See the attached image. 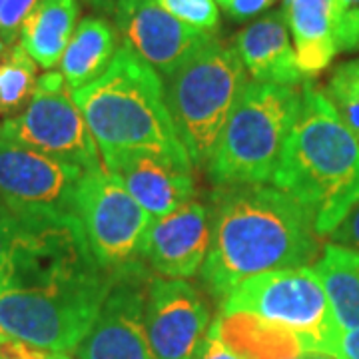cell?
I'll use <instances>...</instances> for the list:
<instances>
[{"label":"cell","instance_id":"d6a6232c","mask_svg":"<svg viewBox=\"0 0 359 359\" xmlns=\"http://www.w3.org/2000/svg\"><path fill=\"white\" fill-rule=\"evenodd\" d=\"M304 359H337L332 353H325V351H316V349H306L304 351Z\"/></svg>","mask_w":359,"mask_h":359},{"label":"cell","instance_id":"5bb4252c","mask_svg":"<svg viewBox=\"0 0 359 359\" xmlns=\"http://www.w3.org/2000/svg\"><path fill=\"white\" fill-rule=\"evenodd\" d=\"M210 238V205L192 200L168 216L152 218L142 248V262L162 278L190 280L200 276Z\"/></svg>","mask_w":359,"mask_h":359},{"label":"cell","instance_id":"8fae6325","mask_svg":"<svg viewBox=\"0 0 359 359\" xmlns=\"http://www.w3.org/2000/svg\"><path fill=\"white\" fill-rule=\"evenodd\" d=\"M150 280L142 259L110 269V292L72 359H156L144 323Z\"/></svg>","mask_w":359,"mask_h":359},{"label":"cell","instance_id":"cb8c5ba5","mask_svg":"<svg viewBox=\"0 0 359 359\" xmlns=\"http://www.w3.org/2000/svg\"><path fill=\"white\" fill-rule=\"evenodd\" d=\"M337 52H359V0H335Z\"/></svg>","mask_w":359,"mask_h":359},{"label":"cell","instance_id":"7a4b0ae2","mask_svg":"<svg viewBox=\"0 0 359 359\" xmlns=\"http://www.w3.org/2000/svg\"><path fill=\"white\" fill-rule=\"evenodd\" d=\"M271 182L308 212L320 236L359 202V142L311 80L302 86V108Z\"/></svg>","mask_w":359,"mask_h":359},{"label":"cell","instance_id":"f1b7e54d","mask_svg":"<svg viewBox=\"0 0 359 359\" xmlns=\"http://www.w3.org/2000/svg\"><path fill=\"white\" fill-rule=\"evenodd\" d=\"M276 2L278 0H231L226 6V14L236 22H245L268 13Z\"/></svg>","mask_w":359,"mask_h":359},{"label":"cell","instance_id":"5b68a950","mask_svg":"<svg viewBox=\"0 0 359 359\" xmlns=\"http://www.w3.org/2000/svg\"><path fill=\"white\" fill-rule=\"evenodd\" d=\"M245 84L248 72L238 50L218 36L164 78L168 108L194 166H208Z\"/></svg>","mask_w":359,"mask_h":359},{"label":"cell","instance_id":"8992f818","mask_svg":"<svg viewBox=\"0 0 359 359\" xmlns=\"http://www.w3.org/2000/svg\"><path fill=\"white\" fill-rule=\"evenodd\" d=\"M110 292V271L0 294V330L48 353H74Z\"/></svg>","mask_w":359,"mask_h":359},{"label":"cell","instance_id":"d6986e66","mask_svg":"<svg viewBox=\"0 0 359 359\" xmlns=\"http://www.w3.org/2000/svg\"><path fill=\"white\" fill-rule=\"evenodd\" d=\"M80 16V0H40L20 28V46L42 68L62 60Z\"/></svg>","mask_w":359,"mask_h":359},{"label":"cell","instance_id":"4fadbf2b","mask_svg":"<svg viewBox=\"0 0 359 359\" xmlns=\"http://www.w3.org/2000/svg\"><path fill=\"white\" fill-rule=\"evenodd\" d=\"M112 16L122 44L162 78L170 76L188 56L218 36V32H204L182 22L158 0H122Z\"/></svg>","mask_w":359,"mask_h":359},{"label":"cell","instance_id":"d590c367","mask_svg":"<svg viewBox=\"0 0 359 359\" xmlns=\"http://www.w3.org/2000/svg\"><path fill=\"white\" fill-rule=\"evenodd\" d=\"M6 52H8V46H6V44H4V40L0 39V56H4V54H6Z\"/></svg>","mask_w":359,"mask_h":359},{"label":"cell","instance_id":"2e32d148","mask_svg":"<svg viewBox=\"0 0 359 359\" xmlns=\"http://www.w3.org/2000/svg\"><path fill=\"white\" fill-rule=\"evenodd\" d=\"M283 8L268 11L242 28L233 40V48L254 82L299 88L308 80L297 65L294 40Z\"/></svg>","mask_w":359,"mask_h":359},{"label":"cell","instance_id":"7402d4cb","mask_svg":"<svg viewBox=\"0 0 359 359\" xmlns=\"http://www.w3.org/2000/svg\"><path fill=\"white\" fill-rule=\"evenodd\" d=\"M325 96L359 142V58L337 65L325 84Z\"/></svg>","mask_w":359,"mask_h":359},{"label":"cell","instance_id":"9c48e42d","mask_svg":"<svg viewBox=\"0 0 359 359\" xmlns=\"http://www.w3.org/2000/svg\"><path fill=\"white\" fill-rule=\"evenodd\" d=\"M76 216L92 254L106 271L142 259L152 216L104 164L86 170L80 180Z\"/></svg>","mask_w":359,"mask_h":359},{"label":"cell","instance_id":"9a60e30c","mask_svg":"<svg viewBox=\"0 0 359 359\" xmlns=\"http://www.w3.org/2000/svg\"><path fill=\"white\" fill-rule=\"evenodd\" d=\"M100 156L106 170L124 184L152 218L168 216L196 198L192 170L138 150H108Z\"/></svg>","mask_w":359,"mask_h":359},{"label":"cell","instance_id":"30bf717a","mask_svg":"<svg viewBox=\"0 0 359 359\" xmlns=\"http://www.w3.org/2000/svg\"><path fill=\"white\" fill-rule=\"evenodd\" d=\"M84 168L0 136V205L18 218H78Z\"/></svg>","mask_w":359,"mask_h":359},{"label":"cell","instance_id":"7c38bea8","mask_svg":"<svg viewBox=\"0 0 359 359\" xmlns=\"http://www.w3.org/2000/svg\"><path fill=\"white\" fill-rule=\"evenodd\" d=\"M144 323L156 359H196L212 327L204 290L188 280L152 276Z\"/></svg>","mask_w":359,"mask_h":359},{"label":"cell","instance_id":"484cf974","mask_svg":"<svg viewBox=\"0 0 359 359\" xmlns=\"http://www.w3.org/2000/svg\"><path fill=\"white\" fill-rule=\"evenodd\" d=\"M16 224H18L16 216L11 214L4 205H0V294L8 290V271H11Z\"/></svg>","mask_w":359,"mask_h":359},{"label":"cell","instance_id":"44dd1931","mask_svg":"<svg viewBox=\"0 0 359 359\" xmlns=\"http://www.w3.org/2000/svg\"><path fill=\"white\" fill-rule=\"evenodd\" d=\"M36 62L28 56V52L14 44L2 56L0 62V116L20 114L30 102L36 82L39 70Z\"/></svg>","mask_w":359,"mask_h":359},{"label":"cell","instance_id":"f35d334b","mask_svg":"<svg viewBox=\"0 0 359 359\" xmlns=\"http://www.w3.org/2000/svg\"><path fill=\"white\" fill-rule=\"evenodd\" d=\"M2 2H4V0H0V6H2Z\"/></svg>","mask_w":359,"mask_h":359},{"label":"cell","instance_id":"3957f363","mask_svg":"<svg viewBox=\"0 0 359 359\" xmlns=\"http://www.w3.org/2000/svg\"><path fill=\"white\" fill-rule=\"evenodd\" d=\"M100 154L138 150L194 170L166 102L164 78L122 44L102 76L72 92Z\"/></svg>","mask_w":359,"mask_h":359},{"label":"cell","instance_id":"ba28073f","mask_svg":"<svg viewBox=\"0 0 359 359\" xmlns=\"http://www.w3.org/2000/svg\"><path fill=\"white\" fill-rule=\"evenodd\" d=\"M0 136L84 170L104 164L98 144L62 72L39 76L30 102L20 114L0 124Z\"/></svg>","mask_w":359,"mask_h":359},{"label":"cell","instance_id":"52a82bcc","mask_svg":"<svg viewBox=\"0 0 359 359\" xmlns=\"http://www.w3.org/2000/svg\"><path fill=\"white\" fill-rule=\"evenodd\" d=\"M222 316H250L297 335L306 349L325 351L341 334L320 276L309 268L273 269L245 278L219 304Z\"/></svg>","mask_w":359,"mask_h":359},{"label":"cell","instance_id":"277c9868","mask_svg":"<svg viewBox=\"0 0 359 359\" xmlns=\"http://www.w3.org/2000/svg\"><path fill=\"white\" fill-rule=\"evenodd\" d=\"M299 108V88L248 80L205 166L212 184H266L273 178Z\"/></svg>","mask_w":359,"mask_h":359},{"label":"cell","instance_id":"1f68e13d","mask_svg":"<svg viewBox=\"0 0 359 359\" xmlns=\"http://www.w3.org/2000/svg\"><path fill=\"white\" fill-rule=\"evenodd\" d=\"M80 2H84L88 8L96 11V13L114 14L116 8H118V4H120L122 0H80Z\"/></svg>","mask_w":359,"mask_h":359},{"label":"cell","instance_id":"e575fe53","mask_svg":"<svg viewBox=\"0 0 359 359\" xmlns=\"http://www.w3.org/2000/svg\"><path fill=\"white\" fill-rule=\"evenodd\" d=\"M46 355H48V359H72L70 355H66V353H48L46 351Z\"/></svg>","mask_w":359,"mask_h":359},{"label":"cell","instance_id":"603a6c76","mask_svg":"<svg viewBox=\"0 0 359 359\" xmlns=\"http://www.w3.org/2000/svg\"><path fill=\"white\" fill-rule=\"evenodd\" d=\"M182 22L204 32H218L219 11L216 0H158Z\"/></svg>","mask_w":359,"mask_h":359},{"label":"cell","instance_id":"d4e9b609","mask_svg":"<svg viewBox=\"0 0 359 359\" xmlns=\"http://www.w3.org/2000/svg\"><path fill=\"white\" fill-rule=\"evenodd\" d=\"M40 0H4L0 6V39L11 48L20 36V28Z\"/></svg>","mask_w":359,"mask_h":359},{"label":"cell","instance_id":"74e56055","mask_svg":"<svg viewBox=\"0 0 359 359\" xmlns=\"http://www.w3.org/2000/svg\"><path fill=\"white\" fill-rule=\"evenodd\" d=\"M287 359H304V353H302V355H295V358H287Z\"/></svg>","mask_w":359,"mask_h":359},{"label":"cell","instance_id":"4316f807","mask_svg":"<svg viewBox=\"0 0 359 359\" xmlns=\"http://www.w3.org/2000/svg\"><path fill=\"white\" fill-rule=\"evenodd\" d=\"M196 359H245L244 355H240L233 347L222 337L218 327V321L212 323L210 332H208V337L205 341L200 347Z\"/></svg>","mask_w":359,"mask_h":359},{"label":"cell","instance_id":"ab89813d","mask_svg":"<svg viewBox=\"0 0 359 359\" xmlns=\"http://www.w3.org/2000/svg\"><path fill=\"white\" fill-rule=\"evenodd\" d=\"M0 332H2V330H0Z\"/></svg>","mask_w":359,"mask_h":359},{"label":"cell","instance_id":"8d00e7d4","mask_svg":"<svg viewBox=\"0 0 359 359\" xmlns=\"http://www.w3.org/2000/svg\"><path fill=\"white\" fill-rule=\"evenodd\" d=\"M230 2H231V0H216V4H219V6H224V8H226V6H228Z\"/></svg>","mask_w":359,"mask_h":359},{"label":"cell","instance_id":"83f0119b","mask_svg":"<svg viewBox=\"0 0 359 359\" xmlns=\"http://www.w3.org/2000/svg\"><path fill=\"white\" fill-rule=\"evenodd\" d=\"M330 240H332V244L344 245V248L359 252V202L349 210L346 218L332 230Z\"/></svg>","mask_w":359,"mask_h":359},{"label":"cell","instance_id":"4dcf8cb0","mask_svg":"<svg viewBox=\"0 0 359 359\" xmlns=\"http://www.w3.org/2000/svg\"><path fill=\"white\" fill-rule=\"evenodd\" d=\"M30 351V346L0 332V359H20Z\"/></svg>","mask_w":359,"mask_h":359},{"label":"cell","instance_id":"ac0fdd59","mask_svg":"<svg viewBox=\"0 0 359 359\" xmlns=\"http://www.w3.org/2000/svg\"><path fill=\"white\" fill-rule=\"evenodd\" d=\"M120 46V34L110 20L98 14L82 18L60 60V72L70 90L74 92L102 76Z\"/></svg>","mask_w":359,"mask_h":359},{"label":"cell","instance_id":"f546056e","mask_svg":"<svg viewBox=\"0 0 359 359\" xmlns=\"http://www.w3.org/2000/svg\"><path fill=\"white\" fill-rule=\"evenodd\" d=\"M330 353L337 359H359V327L358 330H341L337 335Z\"/></svg>","mask_w":359,"mask_h":359},{"label":"cell","instance_id":"6da1fadb","mask_svg":"<svg viewBox=\"0 0 359 359\" xmlns=\"http://www.w3.org/2000/svg\"><path fill=\"white\" fill-rule=\"evenodd\" d=\"M208 205L212 238L200 282L218 304L245 278L309 268L321 256V236L308 212L276 186H218Z\"/></svg>","mask_w":359,"mask_h":359},{"label":"cell","instance_id":"ffe728a7","mask_svg":"<svg viewBox=\"0 0 359 359\" xmlns=\"http://www.w3.org/2000/svg\"><path fill=\"white\" fill-rule=\"evenodd\" d=\"M341 330L359 327V252L337 244H323L313 264Z\"/></svg>","mask_w":359,"mask_h":359},{"label":"cell","instance_id":"836d02e7","mask_svg":"<svg viewBox=\"0 0 359 359\" xmlns=\"http://www.w3.org/2000/svg\"><path fill=\"white\" fill-rule=\"evenodd\" d=\"M20 359H48V355H46V351H40V349H34V347H32L25 358Z\"/></svg>","mask_w":359,"mask_h":359},{"label":"cell","instance_id":"e0dca14e","mask_svg":"<svg viewBox=\"0 0 359 359\" xmlns=\"http://www.w3.org/2000/svg\"><path fill=\"white\" fill-rule=\"evenodd\" d=\"M283 11L302 74L306 80L320 76L339 54L335 44V0H285Z\"/></svg>","mask_w":359,"mask_h":359}]
</instances>
